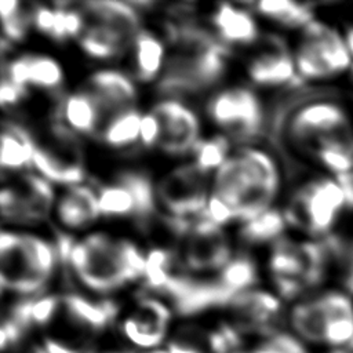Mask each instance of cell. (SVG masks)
<instances>
[{"label": "cell", "mask_w": 353, "mask_h": 353, "mask_svg": "<svg viewBox=\"0 0 353 353\" xmlns=\"http://www.w3.org/2000/svg\"><path fill=\"white\" fill-rule=\"evenodd\" d=\"M288 135L317 172L353 178V109L342 95L320 94L301 103L288 121Z\"/></svg>", "instance_id": "6da1fadb"}, {"label": "cell", "mask_w": 353, "mask_h": 353, "mask_svg": "<svg viewBox=\"0 0 353 353\" xmlns=\"http://www.w3.org/2000/svg\"><path fill=\"white\" fill-rule=\"evenodd\" d=\"M171 46L159 81L161 92H199L223 74L228 50L205 30L192 25L176 26L171 30Z\"/></svg>", "instance_id": "7a4b0ae2"}, {"label": "cell", "mask_w": 353, "mask_h": 353, "mask_svg": "<svg viewBox=\"0 0 353 353\" xmlns=\"http://www.w3.org/2000/svg\"><path fill=\"white\" fill-rule=\"evenodd\" d=\"M59 247L79 279L97 291L119 288L145 274L146 256L125 240L94 233L76 243L62 237Z\"/></svg>", "instance_id": "3957f363"}, {"label": "cell", "mask_w": 353, "mask_h": 353, "mask_svg": "<svg viewBox=\"0 0 353 353\" xmlns=\"http://www.w3.org/2000/svg\"><path fill=\"white\" fill-rule=\"evenodd\" d=\"M277 188L274 161L261 150L244 149L218 168L212 196L232 210L234 219L248 222L269 210Z\"/></svg>", "instance_id": "277c9868"}, {"label": "cell", "mask_w": 353, "mask_h": 353, "mask_svg": "<svg viewBox=\"0 0 353 353\" xmlns=\"http://www.w3.org/2000/svg\"><path fill=\"white\" fill-rule=\"evenodd\" d=\"M301 341L341 349L353 343V295L331 284L301 298L290 312Z\"/></svg>", "instance_id": "5b68a950"}, {"label": "cell", "mask_w": 353, "mask_h": 353, "mask_svg": "<svg viewBox=\"0 0 353 353\" xmlns=\"http://www.w3.org/2000/svg\"><path fill=\"white\" fill-rule=\"evenodd\" d=\"M347 212V193L343 181L314 172L296 186L284 212L305 239L324 241L343 223Z\"/></svg>", "instance_id": "8992f818"}, {"label": "cell", "mask_w": 353, "mask_h": 353, "mask_svg": "<svg viewBox=\"0 0 353 353\" xmlns=\"http://www.w3.org/2000/svg\"><path fill=\"white\" fill-rule=\"evenodd\" d=\"M270 272L281 296L294 299L325 285L331 280V259L325 241L279 239L274 241Z\"/></svg>", "instance_id": "52a82bcc"}, {"label": "cell", "mask_w": 353, "mask_h": 353, "mask_svg": "<svg viewBox=\"0 0 353 353\" xmlns=\"http://www.w3.org/2000/svg\"><path fill=\"white\" fill-rule=\"evenodd\" d=\"M294 61L298 77L317 84H342L353 68V57L339 29L317 18L301 29Z\"/></svg>", "instance_id": "ba28073f"}, {"label": "cell", "mask_w": 353, "mask_h": 353, "mask_svg": "<svg viewBox=\"0 0 353 353\" xmlns=\"http://www.w3.org/2000/svg\"><path fill=\"white\" fill-rule=\"evenodd\" d=\"M55 250L43 239L4 230L0 236V284L18 294L40 291L51 277Z\"/></svg>", "instance_id": "9c48e42d"}, {"label": "cell", "mask_w": 353, "mask_h": 353, "mask_svg": "<svg viewBox=\"0 0 353 353\" xmlns=\"http://www.w3.org/2000/svg\"><path fill=\"white\" fill-rule=\"evenodd\" d=\"M255 281L254 262L247 256H239L212 277L196 279L189 276L172 303L181 314H193L215 306H228L237 295L250 290Z\"/></svg>", "instance_id": "30bf717a"}, {"label": "cell", "mask_w": 353, "mask_h": 353, "mask_svg": "<svg viewBox=\"0 0 353 353\" xmlns=\"http://www.w3.org/2000/svg\"><path fill=\"white\" fill-rule=\"evenodd\" d=\"M34 167L58 183H77L84 176L83 156L76 135L59 123L30 135Z\"/></svg>", "instance_id": "8fae6325"}, {"label": "cell", "mask_w": 353, "mask_h": 353, "mask_svg": "<svg viewBox=\"0 0 353 353\" xmlns=\"http://www.w3.org/2000/svg\"><path fill=\"white\" fill-rule=\"evenodd\" d=\"M101 214L131 216L146 222L154 212V193L149 178L141 172H124L113 183L101 189Z\"/></svg>", "instance_id": "7c38bea8"}, {"label": "cell", "mask_w": 353, "mask_h": 353, "mask_svg": "<svg viewBox=\"0 0 353 353\" xmlns=\"http://www.w3.org/2000/svg\"><path fill=\"white\" fill-rule=\"evenodd\" d=\"M183 262L193 272H218L232 259L226 234L204 212L183 233Z\"/></svg>", "instance_id": "4fadbf2b"}, {"label": "cell", "mask_w": 353, "mask_h": 353, "mask_svg": "<svg viewBox=\"0 0 353 353\" xmlns=\"http://www.w3.org/2000/svg\"><path fill=\"white\" fill-rule=\"evenodd\" d=\"M207 172L196 164H186L171 171L159 185L157 194L175 218L203 214L208 205Z\"/></svg>", "instance_id": "5bb4252c"}, {"label": "cell", "mask_w": 353, "mask_h": 353, "mask_svg": "<svg viewBox=\"0 0 353 353\" xmlns=\"http://www.w3.org/2000/svg\"><path fill=\"white\" fill-rule=\"evenodd\" d=\"M54 203V193L47 179L23 175L14 185L4 186L0 207L4 221L36 222L43 219Z\"/></svg>", "instance_id": "9a60e30c"}, {"label": "cell", "mask_w": 353, "mask_h": 353, "mask_svg": "<svg viewBox=\"0 0 353 353\" xmlns=\"http://www.w3.org/2000/svg\"><path fill=\"white\" fill-rule=\"evenodd\" d=\"M208 112L218 125L243 138L255 135L262 124L258 98L244 88L221 92L211 101Z\"/></svg>", "instance_id": "2e32d148"}, {"label": "cell", "mask_w": 353, "mask_h": 353, "mask_svg": "<svg viewBox=\"0 0 353 353\" xmlns=\"http://www.w3.org/2000/svg\"><path fill=\"white\" fill-rule=\"evenodd\" d=\"M152 112L160 123L159 145L163 150L181 154L197 146L199 121L190 109L176 101H164Z\"/></svg>", "instance_id": "e0dca14e"}, {"label": "cell", "mask_w": 353, "mask_h": 353, "mask_svg": "<svg viewBox=\"0 0 353 353\" xmlns=\"http://www.w3.org/2000/svg\"><path fill=\"white\" fill-rule=\"evenodd\" d=\"M239 331L263 332L270 335L280 319L281 303L270 292L247 290L237 295L229 305Z\"/></svg>", "instance_id": "ac0fdd59"}, {"label": "cell", "mask_w": 353, "mask_h": 353, "mask_svg": "<svg viewBox=\"0 0 353 353\" xmlns=\"http://www.w3.org/2000/svg\"><path fill=\"white\" fill-rule=\"evenodd\" d=\"M85 92L95 102L102 119H113L131 109L130 106L135 99V88L131 80L116 70H102L92 74Z\"/></svg>", "instance_id": "d6986e66"}, {"label": "cell", "mask_w": 353, "mask_h": 353, "mask_svg": "<svg viewBox=\"0 0 353 353\" xmlns=\"http://www.w3.org/2000/svg\"><path fill=\"white\" fill-rule=\"evenodd\" d=\"M170 321V310L154 298H142L135 313L123 323V332L137 346L153 347L163 342Z\"/></svg>", "instance_id": "ffe728a7"}, {"label": "cell", "mask_w": 353, "mask_h": 353, "mask_svg": "<svg viewBox=\"0 0 353 353\" xmlns=\"http://www.w3.org/2000/svg\"><path fill=\"white\" fill-rule=\"evenodd\" d=\"M251 79L262 85H281L298 79L294 55L283 43L274 41L270 50L259 54L250 65Z\"/></svg>", "instance_id": "44dd1931"}, {"label": "cell", "mask_w": 353, "mask_h": 353, "mask_svg": "<svg viewBox=\"0 0 353 353\" xmlns=\"http://www.w3.org/2000/svg\"><path fill=\"white\" fill-rule=\"evenodd\" d=\"M324 241L331 259L332 284L353 295V218L346 216L341 228Z\"/></svg>", "instance_id": "7402d4cb"}, {"label": "cell", "mask_w": 353, "mask_h": 353, "mask_svg": "<svg viewBox=\"0 0 353 353\" xmlns=\"http://www.w3.org/2000/svg\"><path fill=\"white\" fill-rule=\"evenodd\" d=\"M61 305L69 320L95 332L103 330L117 313V306L112 301H91L76 294H69L61 298Z\"/></svg>", "instance_id": "603a6c76"}, {"label": "cell", "mask_w": 353, "mask_h": 353, "mask_svg": "<svg viewBox=\"0 0 353 353\" xmlns=\"http://www.w3.org/2000/svg\"><path fill=\"white\" fill-rule=\"evenodd\" d=\"M80 11L85 22H97L110 26L130 39H135L138 34L137 30L139 26V19L137 10H134L132 4L130 3L112 0L88 1L83 4Z\"/></svg>", "instance_id": "cb8c5ba5"}, {"label": "cell", "mask_w": 353, "mask_h": 353, "mask_svg": "<svg viewBox=\"0 0 353 353\" xmlns=\"http://www.w3.org/2000/svg\"><path fill=\"white\" fill-rule=\"evenodd\" d=\"M101 214L98 196L85 186L70 188L58 203L59 219L70 228H80Z\"/></svg>", "instance_id": "d4e9b609"}, {"label": "cell", "mask_w": 353, "mask_h": 353, "mask_svg": "<svg viewBox=\"0 0 353 353\" xmlns=\"http://www.w3.org/2000/svg\"><path fill=\"white\" fill-rule=\"evenodd\" d=\"M219 36L232 44H250L256 39L258 30L252 17L230 4H222L212 17Z\"/></svg>", "instance_id": "484cf974"}, {"label": "cell", "mask_w": 353, "mask_h": 353, "mask_svg": "<svg viewBox=\"0 0 353 353\" xmlns=\"http://www.w3.org/2000/svg\"><path fill=\"white\" fill-rule=\"evenodd\" d=\"M131 41L125 34L97 22H84V29L80 34L83 50L95 58L114 57L123 52Z\"/></svg>", "instance_id": "4316f807"}, {"label": "cell", "mask_w": 353, "mask_h": 353, "mask_svg": "<svg viewBox=\"0 0 353 353\" xmlns=\"http://www.w3.org/2000/svg\"><path fill=\"white\" fill-rule=\"evenodd\" d=\"M255 7L262 15L291 29L301 30L316 19V11L313 8L314 6L309 3H296L290 0H262L256 3Z\"/></svg>", "instance_id": "83f0119b"}, {"label": "cell", "mask_w": 353, "mask_h": 353, "mask_svg": "<svg viewBox=\"0 0 353 353\" xmlns=\"http://www.w3.org/2000/svg\"><path fill=\"white\" fill-rule=\"evenodd\" d=\"M164 47L161 41L148 32H139L134 39V65L139 80L154 79L163 66Z\"/></svg>", "instance_id": "f1b7e54d"}, {"label": "cell", "mask_w": 353, "mask_h": 353, "mask_svg": "<svg viewBox=\"0 0 353 353\" xmlns=\"http://www.w3.org/2000/svg\"><path fill=\"white\" fill-rule=\"evenodd\" d=\"M59 305L61 299L55 295L28 298L11 307L8 319L26 331L32 325L47 324L54 317Z\"/></svg>", "instance_id": "f546056e"}, {"label": "cell", "mask_w": 353, "mask_h": 353, "mask_svg": "<svg viewBox=\"0 0 353 353\" xmlns=\"http://www.w3.org/2000/svg\"><path fill=\"white\" fill-rule=\"evenodd\" d=\"M182 272V266L176 263L175 256L167 250H152L146 255L145 285L150 290L164 294L171 281Z\"/></svg>", "instance_id": "4dcf8cb0"}, {"label": "cell", "mask_w": 353, "mask_h": 353, "mask_svg": "<svg viewBox=\"0 0 353 353\" xmlns=\"http://www.w3.org/2000/svg\"><path fill=\"white\" fill-rule=\"evenodd\" d=\"M0 163L4 170H18L33 164V150L28 132L14 125L3 131Z\"/></svg>", "instance_id": "1f68e13d"}, {"label": "cell", "mask_w": 353, "mask_h": 353, "mask_svg": "<svg viewBox=\"0 0 353 353\" xmlns=\"http://www.w3.org/2000/svg\"><path fill=\"white\" fill-rule=\"evenodd\" d=\"M287 226L284 212L277 208H269L261 215L244 223L240 236L244 241L251 244L277 241Z\"/></svg>", "instance_id": "d6a6232c"}, {"label": "cell", "mask_w": 353, "mask_h": 353, "mask_svg": "<svg viewBox=\"0 0 353 353\" xmlns=\"http://www.w3.org/2000/svg\"><path fill=\"white\" fill-rule=\"evenodd\" d=\"M63 114L68 124L73 130L84 134L94 132L98 124L102 121V116L95 102L85 91L70 95L66 99Z\"/></svg>", "instance_id": "836d02e7"}, {"label": "cell", "mask_w": 353, "mask_h": 353, "mask_svg": "<svg viewBox=\"0 0 353 353\" xmlns=\"http://www.w3.org/2000/svg\"><path fill=\"white\" fill-rule=\"evenodd\" d=\"M141 123L142 116L131 108L109 120L102 134L103 141L114 148L131 145L141 137Z\"/></svg>", "instance_id": "e575fe53"}, {"label": "cell", "mask_w": 353, "mask_h": 353, "mask_svg": "<svg viewBox=\"0 0 353 353\" xmlns=\"http://www.w3.org/2000/svg\"><path fill=\"white\" fill-rule=\"evenodd\" d=\"M26 80L40 88H57L62 83L61 66L48 57L26 55Z\"/></svg>", "instance_id": "d590c367"}, {"label": "cell", "mask_w": 353, "mask_h": 353, "mask_svg": "<svg viewBox=\"0 0 353 353\" xmlns=\"http://www.w3.org/2000/svg\"><path fill=\"white\" fill-rule=\"evenodd\" d=\"M228 141L223 137H215L208 141L200 142L196 146V165L208 172L210 170L219 168L228 159Z\"/></svg>", "instance_id": "8d00e7d4"}, {"label": "cell", "mask_w": 353, "mask_h": 353, "mask_svg": "<svg viewBox=\"0 0 353 353\" xmlns=\"http://www.w3.org/2000/svg\"><path fill=\"white\" fill-rule=\"evenodd\" d=\"M3 32L10 40H21L26 34L28 19L15 0H3L0 4Z\"/></svg>", "instance_id": "74e56055"}, {"label": "cell", "mask_w": 353, "mask_h": 353, "mask_svg": "<svg viewBox=\"0 0 353 353\" xmlns=\"http://www.w3.org/2000/svg\"><path fill=\"white\" fill-rule=\"evenodd\" d=\"M252 353H309L303 341L292 334L276 331L266 335V339Z\"/></svg>", "instance_id": "f35d334b"}, {"label": "cell", "mask_w": 353, "mask_h": 353, "mask_svg": "<svg viewBox=\"0 0 353 353\" xmlns=\"http://www.w3.org/2000/svg\"><path fill=\"white\" fill-rule=\"evenodd\" d=\"M335 7L334 18L330 22L339 29L353 57V3H339Z\"/></svg>", "instance_id": "ab89813d"}, {"label": "cell", "mask_w": 353, "mask_h": 353, "mask_svg": "<svg viewBox=\"0 0 353 353\" xmlns=\"http://www.w3.org/2000/svg\"><path fill=\"white\" fill-rule=\"evenodd\" d=\"M160 123L157 117L154 116L153 112L142 116V123H141V139L143 141L145 145H156L160 141Z\"/></svg>", "instance_id": "60d3db41"}, {"label": "cell", "mask_w": 353, "mask_h": 353, "mask_svg": "<svg viewBox=\"0 0 353 353\" xmlns=\"http://www.w3.org/2000/svg\"><path fill=\"white\" fill-rule=\"evenodd\" d=\"M23 94H25V88L17 85L7 77H3L1 87H0V99L4 106L18 102L23 97Z\"/></svg>", "instance_id": "b9f144b4"}, {"label": "cell", "mask_w": 353, "mask_h": 353, "mask_svg": "<svg viewBox=\"0 0 353 353\" xmlns=\"http://www.w3.org/2000/svg\"><path fill=\"white\" fill-rule=\"evenodd\" d=\"M167 350L168 353H204L201 346L181 335L168 343Z\"/></svg>", "instance_id": "7bdbcfd3"}, {"label": "cell", "mask_w": 353, "mask_h": 353, "mask_svg": "<svg viewBox=\"0 0 353 353\" xmlns=\"http://www.w3.org/2000/svg\"><path fill=\"white\" fill-rule=\"evenodd\" d=\"M46 353H79L77 350L72 349L70 346H68L66 343L58 342L55 339H44L43 346H40Z\"/></svg>", "instance_id": "ee69618b"}, {"label": "cell", "mask_w": 353, "mask_h": 353, "mask_svg": "<svg viewBox=\"0 0 353 353\" xmlns=\"http://www.w3.org/2000/svg\"><path fill=\"white\" fill-rule=\"evenodd\" d=\"M341 85H342V94L341 95L349 103V106L353 109V68H352L347 77L345 79V81Z\"/></svg>", "instance_id": "f6af8a7d"}]
</instances>
